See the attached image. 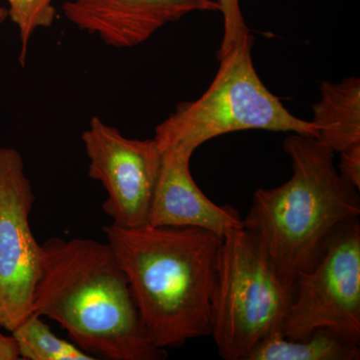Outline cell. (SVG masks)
<instances>
[{
  "label": "cell",
  "instance_id": "7c38bea8",
  "mask_svg": "<svg viewBox=\"0 0 360 360\" xmlns=\"http://www.w3.org/2000/svg\"><path fill=\"white\" fill-rule=\"evenodd\" d=\"M359 342L330 330L316 329L302 340H290L279 330L265 336L245 360H359Z\"/></svg>",
  "mask_w": 360,
  "mask_h": 360
},
{
  "label": "cell",
  "instance_id": "2e32d148",
  "mask_svg": "<svg viewBox=\"0 0 360 360\" xmlns=\"http://www.w3.org/2000/svg\"><path fill=\"white\" fill-rule=\"evenodd\" d=\"M20 359L18 345L13 335L7 336L0 333V360Z\"/></svg>",
  "mask_w": 360,
  "mask_h": 360
},
{
  "label": "cell",
  "instance_id": "5b68a950",
  "mask_svg": "<svg viewBox=\"0 0 360 360\" xmlns=\"http://www.w3.org/2000/svg\"><path fill=\"white\" fill-rule=\"evenodd\" d=\"M295 295L257 238L245 229L221 238L212 300V329L220 356L245 360L265 336L279 330Z\"/></svg>",
  "mask_w": 360,
  "mask_h": 360
},
{
  "label": "cell",
  "instance_id": "8fae6325",
  "mask_svg": "<svg viewBox=\"0 0 360 360\" xmlns=\"http://www.w3.org/2000/svg\"><path fill=\"white\" fill-rule=\"evenodd\" d=\"M319 141L335 153L360 149V80L322 82L321 98L312 106Z\"/></svg>",
  "mask_w": 360,
  "mask_h": 360
},
{
  "label": "cell",
  "instance_id": "9c48e42d",
  "mask_svg": "<svg viewBox=\"0 0 360 360\" xmlns=\"http://www.w3.org/2000/svg\"><path fill=\"white\" fill-rule=\"evenodd\" d=\"M65 18L104 44L129 49L158 30L195 11H219L215 0H68Z\"/></svg>",
  "mask_w": 360,
  "mask_h": 360
},
{
  "label": "cell",
  "instance_id": "e0dca14e",
  "mask_svg": "<svg viewBox=\"0 0 360 360\" xmlns=\"http://www.w3.org/2000/svg\"><path fill=\"white\" fill-rule=\"evenodd\" d=\"M8 18V11L6 7L0 6V25Z\"/></svg>",
  "mask_w": 360,
  "mask_h": 360
},
{
  "label": "cell",
  "instance_id": "6da1fadb",
  "mask_svg": "<svg viewBox=\"0 0 360 360\" xmlns=\"http://www.w3.org/2000/svg\"><path fill=\"white\" fill-rule=\"evenodd\" d=\"M32 312L58 322L87 354L111 360H162L168 355L149 340L127 277L108 243L45 241Z\"/></svg>",
  "mask_w": 360,
  "mask_h": 360
},
{
  "label": "cell",
  "instance_id": "30bf717a",
  "mask_svg": "<svg viewBox=\"0 0 360 360\" xmlns=\"http://www.w3.org/2000/svg\"><path fill=\"white\" fill-rule=\"evenodd\" d=\"M161 153L162 161L148 225L195 227L220 236L243 229V219L236 208L215 205L194 181L189 168L193 153L170 148Z\"/></svg>",
  "mask_w": 360,
  "mask_h": 360
},
{
  "label": "cell",
  "instance_id": "277c9868",
  "mask_svg": "<svg viewBox=\"0 0 360 360\" xmlns=\"http://www.w3.org/2000/svg\"><path fill=\"white\" fill-rule=\"evenodd\" d=\"M252 34L217 56L219 68L205 94L176 110L155 129L161 153L182 148L194 153L220 135L260 129L317 137L312 122L296 117L258 77L253 65Z\"/></svg>",
  "mask_w": 360,
  "mask_h": 360
},
{
  "label": "cell",
  "instance_id": "3957f363",
  "mask_svg": "<svg viewBox=\"0 0 360 360\" xmlns=\"http://www.w3.org/2000/svg\"><path fill=\"white\" fill-rule=\"evenodd\" d=\"M292 174L283 186L253 194L243 229L267 253L286 285L314 266L336 231L360 214L359 188L341 176L331 149L316 137L283 142Z\"/></svg>",
  "mask_w": 360,
  "mask_h": 360
},
{
  "label": "cell",
  "instance_id": "52a82bcc",
  "mask_svg": "<svg viewBox=\"0 0 360 360\" xmlns=\"http://www.w3.org/2000/svg\"><path fill=\"white\" fill-rule=\"evenodd\" d=\"M35 195L16 149L0 148V326L13 333L32 314L41 245L30 224Z\"/></svg>",
  "mask_w": 360,
  "mask_h": 360
},
{
  "label": "cell",
  "instance_id": "7a4b0ae2",
  "mask_svg": "<svg viewBox=\"0 0 360 360\" xmlns=\"http://www.w3.org/2000/svg\"><path fill=\"white\" fill-rule=\"evenodd\" d=\"M155 347L210 335L222 236L195 227H103Z\"/></svg>",
  "mask_w": 360,
  "mask_h": 360
},
{
  "label": "cell",
  "instance_id": "8992f818",
  "mask_svg": "<svg viewBox=\"0 0 360 360\" xmlns=\"http://www.w3.org/2000/svg\"><path fill=\"white\" fill-rule=\"evenodd\" d=\"M321 328L359 342V217L341 225L314 266L296 277L281 330L290 340H302Z\"/></svg>",
  "mask_w": 360,
  "mask_h": 360
},
{
  "label": "cell",
  "instance_id": "9a60e30c",
  "mask_svg": "<svg viewBox=\"0 0 360 360\" xmlns=\"http://www.w3.org/2000/svg\"><path fill=\"white\" fill-rule=\"evenodd\" d=\"M219 11L224 18V37L220 44L219 53H224L229 49L250 34V30L241 13L239 0H217Z\"/></svg>",
  "mask_w": 360,
  "mask_h": 360
},
{
  "label": "cell",
  "instance_id": "5bb4252c",
  "mask_svg": "<svg viewBox=\"0 0 360 360\" xmlns=\"http://www.w3.org/2000/svg\"><path fill=\"white\" fill-rule=\"evenodd\" d=\"M8 18L18 26L20 39L18 60L25 66L28 44L37 30L51 27L56 18V0H6Z\"/></svg>",
  "mask_w": 360,
  "mask_h": 360
},
{
  "label": "cell",
  "instance_id": "ba28073f",
  "mask_svg": "<svg viewBox=\"0 0 360 360\" xmlns=\"http://www.w3.org/2000/svg\"><path fill=\"white\" fill-rule=\"evenodd\" d=\"M82 139L89 177L101 181L108 193L103 208L112 224L122 229L148 225L162 161L155 139H127L98 116L90 120Z\"/></svg>",
  "mask_w": 360,
  "mask_h": 360
},
{
  "label": "cell",
  "instance_id": "4fadbf2b",
  "mask_svg": "<svg viewBox=\"0 0 360 360\" xmlns=\"http://www.w3.org/2000/svg\"><path fill=\"white\" fill-rule=\"evenodd\" d=\"M20 359L27 360H96L86 352L58 338L49 326L32 312L13 331Z\"/></svg>",
  "mask_w": 360,
  "mask_h": 360
}]
</instances>
